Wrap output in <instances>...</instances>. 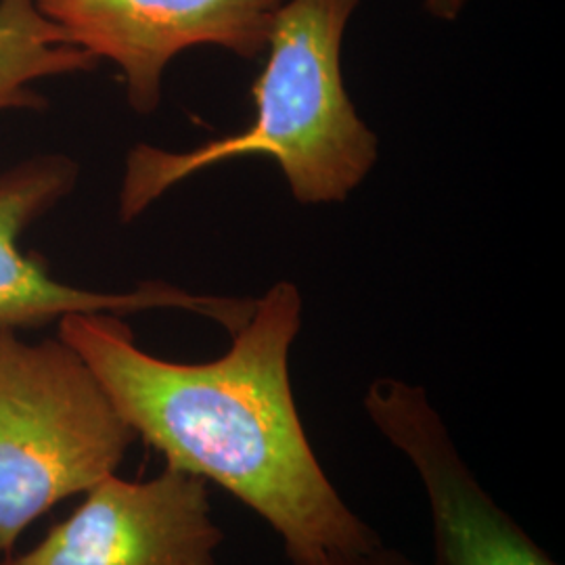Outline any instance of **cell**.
Segmentation results:
<instances>
[{
    "label": "cell",
    "mask_w": 565,
    "mask_h": 565,
    "mask_svg": "<svg viewBox=\"0 0 565 565\" xmlns=\"http://www.w3.org/2000/svg\"><path fill=\"white\" fill-rule=\"evenodd\" d=\"M364 411L424 488L429 565H559L490 497L424 387L377 380L364 396Z\"/></svg>",
    "instance_id": "8992f818"
},
{
    "label": "cell",
    "mask_w": 565,
    "mask_h": 565,
    "mask_svg": "<svg viewBox=\"0 0 565 565\" xmlns=\"http://www.w3.org/2000/svg\"><path fill=\"white\" fill-rule=\"evenodd\" d=\"M467 0H425V9L438 20L455 21L465 9Z\"/></svg>",
    "instance_id": "30bf717a"
},
{
    "label": "cell",
    "mask_w": 565,
    "mask_h": 565,
    "mask_svg": "<svg viewBox=\"0 0 565 565\" xmlns=\"http://www.w3.org/2000/svg\"><path fill=\"white\" fill-rule=\"evenodd\" d=\"M97 63L65 39L36 0H0V111L41 109L34 82L90 72Z\"/></svg>",
    "instance_id": "ba28073f"
},
{
    "label": "cell",
    "mask_w": 565,
    "mask_h": 565,
    "mask_svg": "<svg viewBox=\"0 0 565 565\" xmlns=\"http://www.w3.org/2000/svg\"><path fill=\"white\" fill-rule=\"evenodd\" d=\"M207 486L170 465L149 480L114 473L39 545L0 565H218L224 532Z\"/></svg>",
    "instance_id": "5b68a950"
},
{
    "label": "cell",
    "mask_w": 565,
    "mask_h": 565,
    "mask_svg": "<svg viewBox=\"0 0 565 565\" xmlns=\"http://www.w3.org/2000/svg\"><path fill=\"white\" fill-rule=\"evenodd\" d=\"M300 327L302 296L281 281L207 363L145 352L109 312L63 317L57 335L166 465L221 486L263 518L289 564L333 565L384 541L343 501L308 440L289 377Z\"/></svg>",
    "instance_id": "6da1fadb"
},
{
    "label": "cell",
    "mask_w": 565,
    "mask_h": 565,
    "mask_svg": "<svg viewBox=\"0 0 565 565\" xmlns=\"http://www.w3.org/2000/svg\"><path fill=\"white\" fill-rule=\"evenodd\" d=\"M78 166L65 156H42L0 172V329L20 331L61 321L70 315L184 310L237 333L256 300L202 296L162 281L130 291H90L55 279L44 263L25 256L21 235L74 189Z\"/></svg>",
    "instance_id": "52a82bcc"
},
{
    "label": "cell",
    "mask_w": 565,
    "mask_h": 565,
    "mask_svg": "<svg viewBox=\"0 0 565 565\" xmlns=\"http://www.w3.org/2000/svg\"><path fill=\"white\" fill-rule=\"evenodd\" d=\"M65 39L120 67L137 114L162 99L163 70L193 46H218L243 60L268 49L285 0H36Z\"/></svg>",
    "instance_id": "277c9868"
},
{
    "label": "cell",
    "mask_w": 565,
    "mask_h": 565,
    "mask_svg": "<svg viewBox=\"0 0 565 565\" xmlns=\"http://www.w3.org/2000/svg\"><path fill=\"white\" fill-rule=\"evenodd\" d=\"M359 2L285 0L252 86L254 121L184 153L135 147L121 182V221L137 218L184 179L247 156L279 163L298 202H343L377 162V137L343 86V34Z\"/></svg>",
    "instance_id": "7a4b0ae2"
},
{
    "label": "cell",
    "mask_w": 565,
    "mask_h": 565,
    "mask_svg": "<svg viewBox=\"0 0 565 565\" xmlns=\"http://www.w3.org/2000/svg\"><path fill=\"white\" fill-rule=\"evenodd\" d=\"M333 565H417L413 559H408L404 553L396 551V548H387L385 545H380L373 551L366 553H359L352 557H343L340 562Z\"/></svg>",
    "instance_id": "9c48e42d"
},
{
    "label": "cell",
    "mask_w": 565,
    "mask_h": 565,
    "mask_svg": "<svg viewBox=\"0 0 565 565\" xmlns=\"http://www.w3.org/2000/svg\"><path fill=\"white\" fill-rule=\"evenodd\" d=\"M137 440L78 352L0 329V553L118 471Z\"/></svg>",
    "instance_id": "3957f363"
}]
</instances>
